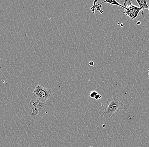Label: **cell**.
Returning a JSON list of instances; mask_svg holds the SVG:
<instances>
[{"label": "cell", "mask_w": 149, "mask_h": 147, "mask_svg": "<svg viewBox=\"0 0 149 147\" xmlns=\"http://www.w3.org/2000/svg\"><path fill=\"white\" fill-rule=\"evenodd\" d=\"M109 3V4H111V5L117 6H120V7L125 9V7H124V6L121 5L117 1H115V0H106V1H104L99 3V4H97V5L100 6L101 4H103V3Z\"/></svg>", "instance_id": "obj_6"}, {"label": "cell", "mask_w": 149, "mask_h": 147, "mask_svg": "<svg viewBox=\"0 0 149 147\" xmlns=\"http://www.w3.org/2000/svg\"><path fill=\"white\" fill-rule=\"evenodd\" d=\"M98 94V93L97 91L94 90V91H91V93L89 94V96H90V97L92 98H95L96 96Z\"/></svg>", "instance_id": "obj_8"}, {"label": "cell", "mask_w": 149, "mask_h": 147, "mask_svg": "<svg viewBox=\"0 0 149 147\" xmlns=\"http://www.w3.org/2000/svg\"><path fill=\"white\" fill-rule=\"evenodd\" d=\"M136 1L137 2L139 7L142 9L141 15H143L145 9H148L149 11V6L147 4V1L145 0H136Z\"/></svg>", "instance_id": "obj_5"}, {"label": "cell", "mask_w": 149, "mask_h": 147, "mask_svg": "<svg viewBox=\"0 0 149 147\" xmlns=\"http://www.w3.org/2000/svg\"><path fill=\"white\" fill-rule=\"evenodd\" d=\"M145 76H146L147 78L149 80V68L148 69V71L145 72Z\"/></svg>", "instance_id": "obj_10"}, {"label": "cell", "mask_w": 149, "mask_h": 147, "mask_svg": "<svg viewBox=\"0 0 149 147\" xmlns=\"http://www.w3.org/2000/svg\"><path fill=\"white\" fill-rule=\"evenodd\" d=\"M132 0H126L124 2V6L125 7L124 13L128 16L131 19L134 20L138 16L139 13L142 9L133 5Z\"/></svg>", "instance_id": "obj_3"}, {"label": "cell", "mask_w": 149, "mask_h": 147, "mask_svg": "<svg viewBox=\"0 0 149 147\" xmlns=\"http://www.w3.org/2000/svg\"><path fill=\"white\" fill-rule=\"evenodd\" d=\"M102 98V96L101 95H100L99 94H98L95 97V99L96 100H99V99H100Z\"/></svg>", "instance_id": "obj_9"}, {"label": "cell", "mask_w": 149, "mask_h": 147, "mask_svg": "<svg viewBox=\"0 0 149 147\" xmlns=\"http://www.w3.org/2000/svg\"><path fill=\"white\" fill-rule=\"evenodd\" d=\"M107 105L102 113L103 117L106 119L110 118L114 113L120 112L122 110L127 109V106L121 102L117 95L108 99Z\"/></svg>", "instance_id": "obj_1"}, {"label": "cell", "mask_w": 149, "mask_h": 147, "mask_svg": "<svg viewBox=\"0 0 149 147\" xmlns=\"http://www.w3.org/2000/svg\"><path fill=\"white\" fill-rule=\"evenodd\" d=\"M89 65L90 66H93L94 65V62H93V61H90V62H89Z\"/></svg>", "instance_id": "obj_11"}, {"label": "cell", "mask_w": 149, "mask_h": 147, "mask_svg": "<svg viewBox=\"0 0 149 147\" xmlns=\"http://www.w3.org/2000/svg\"><path fill=\"white\" fill-rule=\"evenodd\" d=\"M33 94L36 100L42 103H45L51 97L52 92L49 88L42 85H37L33 92Z\"/></svg>", "instance_id": "obj_2"}, {"label": "cell", "mask_w": 149, "mask_h": 147, "mask_svg": "<svg viewBox=\"0 0 149 147\" xmlns=\"http://www.w3.org/2000/svg\"><path fill=\"white\" fill-rule=\"evenodd\" d=\"M98 1H95L94 2V5L93 7H91V10L92 12H93V13H95V9H96L97 11H99L100 12V13L101 14H103V12L101 9H100L101 7H102V6H98L97 4H96L97 2Z\"/></svg>", "instance_id": "obj_7"}, {"label": "cell", "mask_w": 149, "mask_h": 147, "mask_svg": "<svg viewBox=\"0 0 149 147\" xmlns=\"http://www.w3.org/2000/svg\"><path fill=\"white\" fill-rule=\"evenodd\" d=\"M46 107L47 105L45 103L31 99L30 103L31 117L33 120H36L38 118L39 113Z\"/></svg>", "instance_id": "obj_4"}]
</instances>
